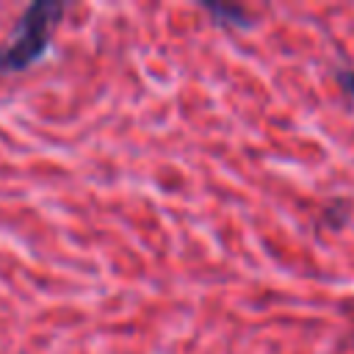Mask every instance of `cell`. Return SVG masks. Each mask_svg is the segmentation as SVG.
Returning a JSON list of instances; mask_svg holds the SVG:
<instances>
[{
	"label": "cell",
	"mask_w": 354,
	"mask_h": 354,
	"mask_svg": "<svg viewBox=\"0 0 354 354\" xmlns=\"http://www.w3.org/2000/svg\"><path fill=\"white\" fill-rule=\"evenodd\" d=\"M61 17H64L61 3H47V0L30 3L17 19L11 39L0 47V72H22L33 61H39L47 53L50 36Z\"/></svg>",
	"instance_id": "cell-1"
}]
</instances>
